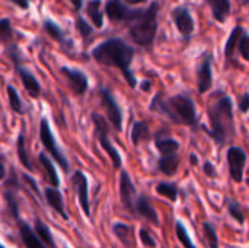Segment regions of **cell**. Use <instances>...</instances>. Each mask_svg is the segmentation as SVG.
Masks as SVG:
<instances>
[{
    "label": "cell",
    "mask_w": 249,
    "mask_h": 248,
    "mask_svg": "<svg viewBox=\"0 0 249 248\" xmlns=\"http://www.w3.org/2000/svg\"><path fill=\"white\" fill-rule=\"evenodd\" d=\"M92 57L102 66L117 67L121 70L124 79L130 85V88L137 86L136 76L133 75L130 66L134 57V48L128 45L121 38H108L104 42L98 44L92 50Z\"/></svg>",
    "instance_id": "obj_1"
},
{
    "label": "cell",
    "mask_w": 249,
    "mask_h": 248,
    "mask_svg": "<svg viewBox=\"0 0 249 248\" xmlns=\"http://www.w3.org/2000/svg\"><path fill=\"white\" fill-rule=\"evenodd\" d=\"M150 110L168 117L175 124L187 126L191 129H197L198 126L196 104L190 96L184 94H177L168 99H163L162 95L158 94L150 104Z\"/></svg>",
    "instance_id": "obj_2"
},
{
    "label": "cell",
    "mask_w": 249,
    "mask_h": 248,
    "mask_svg": "<svg viewBox=\"0 0 249 248\" xmlns=\"http://www.w3.org/2000/svg\"><path fill=\"white\" fill-rule=\"evenodd\" d=\"M209 123L210 129H206V132L219 146H223L235 136L233 102L231 96L223 95L209 107Z\"/></svg>",
    "instance_id": "obj_3"
},
{
    "label": "cell",
    "mask_w": 249,
    "mask_h": 248,
    "mask_svg": "<svg viewBox=\"0 0 249 248\" xmlns=\"http://www.w3.org/2000/svg\"><path fill=\"white\" fill-rule=\"evenodd\" d=\"M159 4L153 1L147 9H137L134 18L127 23L131 39L140 47H150L158 31Z\"/></svg>",
    "instance_id": "obj_4"
},
{
    "label": "cell",
    "mask_w": 249,
    "mask_h": 248,
    "mask_svg": "<svg viewBox=\"0 0 249 248\" xmlns=\"http://www.w3.org/2000/svg\"><path fill=\"white\" fill-rule=\"evenodd\" d=\"M92 123H93V126H95L96 137H98L101 146L105 149V152H107L108 156L111 158L114 168H115V170L121 168L123 159H121L120 152L112 146V143H111V140H109V129H108V124H107L105 118H104L101 114H98V113H92Z\"/></svg>",
    "instance_id": "obj_5"
},
{
    "label": "cell",
    "mask_w": 249,
    "mask_h": 248,
    "mask_svg": "<svg viewBox=\"0 0 249 248\" xmlns=\"http://www.w3.org/2000/svg\"><path fill=\"white\" fill-rule=\"evenodd\" d=\"M39 140H41L44 149L47 151V153H50L54 158V161L58 164V167L64 172H69V161L61 153V151L57 148L55 137H54V134L51 132V127H50V123H48V120L45 117H42L41 121H39Z\"/></svg>",
    "instance_id": "obj_6"
},
{
    "label": "cell",
    "mask_w": 249,
    "mask_h": 248,
    "mask_svg": "<svg viewBox=\"0 0 249 248\" xmlns=\"http://www.w3.org/2000/svg\"><path fill=\"white\" fill-rule=\"evenodd\" d=\"M247 152L239 146H232L228 149L226 161L229 165V174L235 183L244 181V171L247 165Z\"/></svg>",
    "instance_id": "obj_7"
},
{
    "label": "cell",
    "mask_w": 249,
    "mask_h": 248,
    "mask_svg": "<svg viewBox=\"0 0 249 248\" xmlns=\"http://www.w3.org/2000/svg\"><path fill=\"white\" fill-rule=\"evenodd\" d=\"M99 95H101V101L105 108L108 120L111 121V124L114 126V129L117 132H121L123 130V113H121V108H120L117 99L107 88H101Z\"/></svg>",
    "instance_id": "obj_8"
},
{
    "label": "cell",
    "mask_w": 249,
    "mask_h": 248,
    "mask_svg": "<svg viewBox=\"0 0 249 248\" xmlns=\"http://www.w3.org/2000/svg\"><path fill=\"white\" fill-rule=\"evenodd\" d=\"M71 186L74 187L77 197H79V205L82 208V212L89 218L90 216V203H89V184L85 172L82 171H74L71 177Z\"/></svg>",
    "instance_id": "obj_9"
},
{
    "label": "cell",
    "mask_w": 249,
    "mask_h": 248,
    "mask_svg": "<svg viewBox=\"0 0 249 248\" xmlns=\"http://www.w3.org/2000/svg\"><path fill=\"white\" fill-rule=\"evenodd\" d=\"M137 191H136V187L130 178V174L127 171H121L120 174V197H121V203L123 206L134 213V203H136V199H137Z\"/></svg>",
    "instance_id": "obj_10"
},
{
    "label": "cell",
    "mask_w": 249,
    "mask_h": 248,
    "mask_svg": "<svg viewBox=\"0 0 249 248\" xmlns=\"http://www.w3.org/2000/svg\"><path fill=\"white\" fill-rule=\"evenodd\" d=\"M61 73L67 77L69 86L76 96L86 94V91L89 88V80H88V76L80 69H73V67L64 66V67H61Z\"/></svg>",
    "instance_id": "obj_11"
},
{
    "label": "cell",
    "mask_w": 249,
    "mask_h": 248,
    "mask_svg": "<svg viewBox=\"0 0 249 248\" xmlns=\"http://www.w3.org/2000/svg\"><path fill=\"white\" fill-rule=\"evenodd\" d=\"M137 9H130L127 7L121 0H108L105 4V13L109 18L111 22H125L128 23L134 15H136Z\"/></svg>",
    "instance_id": "obj_12"
},
{
    "label": "cell",
    "mask_w": 249,
    "mask_h": 248,
    "mask_svg": "<svg viewBox=\"0 0 249 248\" xmlns=\"http://www.w3.org/2000/svg\"><path fill=\"white\" fill-rule=\"evenodd\" d=\"M172 16H174V22H175L179 34L185 39H188L194 32V19H193L190 10L185 6H179L172 12Z\"/></svg>",
    "instance_id": "obj_13"
},
{
    "label": "cell",
    "mask_w": 249,
    "mask_h": 248,
    "mask_svg": "<svg viewBox=\"0 0 249 248\" xmlns=\"http://www.w3.org/2000/svg\"><path fill=\"white\" fill-rule=\"evenodd\" d=\"M133 215L140 216V218L149 221V222L153 224V225H159L158 212H156L155 208L152 206L150 200H149L146 196H143V194L137 196L136 203H134V213H133Z\"/></svg>",
    "instance_id": "obj_14"
},
{
    "label": "cell",
    "mask_w": 249,
    "mask_h": 248,
    "mask_svg": "<svg viewBox=\"0 0 249 248\" xmlns=\"http://www.w3.org/2000/svg\"><path fill=\"white\" fill-rule=\"evenodd\" d=\"M155 146L156 149L160 152V156H168V155H175L178 153L181 145L177 139L171 137V134L166 133V129H162L158 134H156V140H155Z\"/></svg>",
    "instance_id": "obj_15"
},
{
    "label": "cell",
    "mask_w": 249,
    "mask_h": 248,
    "mask_svg": "<svg viewBox=\"0 0 249 248\" xmlns=\"http://www.w3.org/2000/svg\"><path fill=\"white\" fill-rule=\"evenodd\" d=\"M44 196H45V202L47 205L54 210L57 212L64 221L69 219L67 213H66V208H64V200H63V194L58 189H54L51 186L45 187L44 189Z\"/></svg>",
    "instance_id": "obj_16"
},
{
    "label": "cell",
    "mask_w": 249,
    "mask_h": 248,
    "mask_svg": "<svg viewBox=\"0 0 249 248\" xmlns=\"http://www.w3.org/2000/svg\"><path fill=\"white\" fill-rule=\"evenodd\" d=\"M15 69H16V72H18V75H19V77H20V80L23 83V88L26 89L28 95L31 98H38L41 95V85H39L38 79L35 77V75L31 73L22 64L18 66V67H15Z\"/></svg>",
    "instance_id": "obj_17"
},
{
    "label": "cell",
    "mask_w": 249,
    "mask_h": 248,
    "mask_svg": "<svg viewBox=\"0 0 249 248\" xmlns=\"http://www.w3.org/2000/svg\"><path fill=\"white\" fill-rule=\"evenodd\" d=\"M197 79H198V92L200 94H206L212 85H213V73H212V63H210V57L206 56L204 60L201 61L198 72H197Z\"/></svg>",
    "instance_id": "obj_18"
},
{
    "label": "cell",
    "mask_w": 249,
    "mask_h": 248,
    "mask_svg": "<svg viewBox=\"0 0 249 248\" xmlns=\"http://www.w3.org/2000/svg\"><path fill=\"white\" fill-rule=\"evenodd\" d=\"M18 227H19V235L20 240L23 243V246L26 248H47L36 237V234L34 232V229L22 221H18Z\"/></svg>",
    "instance_id": "obj_19"
},
{
    "label": "cell",
    "mask_w": 249,
    "mask_h": 248,
    "mask_svg": "<svg viewBox=\"0 0 249 248\" xmlns=\"http://www.w3.org/2000/svg\"><path fill=\"white\" fill-rule=\"evenodd\" d=\"M42 26H44V31L53 38V39H55L58 44H61L63 47H73V41L71 39H69L66 35H64V32H63V29L54 22V20H51V19H45L44 20V23H42Z\"/></svg>",
    "instance_id": "obj_20"
},
{
    "label": "cell",
    "mask_w": 249,
    "mask_h": 248,
    "mask_svg": "<svg viewBox=\"0 0 249 248\" xmlns=\"http://www.w3.org/2000/svg\"><path fill=\"white\" fill-rule=\"evenodd\" d=\"M179 164H181V158L178 153L175 155H168V156H160L159 161H158V168L162 174L168 175V177H172L177 174L178 168H179Z\"/></svg>",
    "instance_id": "obj_21"
},
{
    "label": "cell",
    "mask_w": 249,
    "mask_h": 248,
    "mask_svg": "<svg viewBox=\"0 0 249 248\" xmlns=\"http://www.w3.org/2000/svg\"><path fill=\"white\" fill-rule=\"evenodd\" d=\"M86 15L95 28L104 26V12H102V0H90L86 4Z\"/></svg>",
    "instance_id": "obj_22"
},
{
    "label": "cell",
    "mask_w": 249,
    "mask_h": 248,
    "mask_svg": "<svg viewBox=\"0 0 249 248\" xmlns=\"http://www.w3.org/2000/svg\"><path fill=\"white\" fill-rule=\"evenodd\" d=\"M212 9L213 18L219 22H225L231 13V0H206Z\"/></svg>",
    "instance_id": "obj_23"
},
{
    "label": "cell",
    "mask_w": 249,
    "mask_h": 248,
    "mask_svg": "<svg viewBox=\"0 0 249 248\" xmlns=\"http://www.w3.org/2000/svg\"><path fill=\"white\" fill-rule=\"evenodd\" d=\"M38 159H39V162H41L44 171L47 172V178H48L51 187L58 189V187H60V178H58V175H57V170H55V165L53 164V161L47 156L45 152L39 153Z\"/></svg>",
    "instance_id": "obj_24"
},
{
    "label": "cell",
    "mask_w": 249,
    "mask_h": 248,
    "mask_svg": "<svg viewBox=\"0 0 249 248\" xmlns=\"http://www.w3.org/2000/svg\"><path fill=\"white\" fill-rule=\"evenodd\" d=\"M34 232L36 234V237L39 238V241L47 248H55V243L53 238V234L50 231V228L39 219L35 218V227H34Z\"/></svg>",
    "instance_id": "obj_25"
},
{
    "label": "cell",
    "mask_w": 249,
    "mask_h": 248,
    "mask_svg": "<svg viewBox=\"0 0 249 248\" xmlns=\"http://www.w3.org/2000/svg\"><path fill=\"white\" fill-rule=\"evenodd\" d=\"M16 152H18V158H19V162L23 168H26L28 171H34V167L29 161V156H28V152H26V142H25V134L23 133H19L18 136V140H16Z\"/></svg>",
    "instance_id": "obj_26"
},
{
    "label": "cell",
    "mask_w": 249,
    "mask_h": 248,
    "mask_svg": "<svg viewBox=\"0 0 249 248\" xmlns=\"http://www.w3.org/2000/svg\"><path fill=\"white\" fill-rule=\"evenodd\" d=\"M150 137V130L149 126L144 121H136L131 129V142L134 146H137L140 142L146 140Z\"/></svg>",
    "instance_id": "obj_27"
},
{
    "label": "cell",
    "mask_w": 249,
    "mask_h": 248,
    "mask_svg": "<svg viewBox=\"0 0 249 248\" xmlns=\"http://www.w3.org/2000/svg\"><path fill=\"white\" fill-rule=\"evenodd\" d=\"M6 91H7V99H9V107H10V110H12L13 113H16V114H23V113H25L23 102H22V99H20V96H19L16 88L12 86V85H7Z\"/></svg>",
    "instance_id": "obj_28"
},
{
    "label": "cell",
    "mask_w": 249,
    "mask_h": 248,
    "mask_svg": "<svg viewBox=\"0 0 249 248\" xmlns=\"http://www.w3.org/2000/svg\"><path fill=\"white\" fill-rule=\"evenodd\" d=\"M156 193H158L159 196H162V197L171 200V202H177L178 194H179L178 187H177L174 183H159V184L156 186Z\"/></svg>",
    "instance_id": "obj_29"
},
{
    "label": "cell",
    "mask_w": 249,
    "mask_h": 248,
    "mask_svg": "<svg viewBox=\"0 0 249 248\" xmlns=\"http://www.w3.org/2000/svg\"><path fill=\"white\" fill-rule=\"evenodd\" d=\"M242 35H244V28H242V26H236V28L232 31V34H231V37H229V39H228L226 48H225L226 57H228L229 60L233 57L235 47L239 44V39H241V37H242Z\"/></svg>",
    "instance_id": "obj_30"
},
{
    "label": "cell",
    "mask_w": 249,
    "mask_h": 248,
    "mask_svg": "<svg viewBox=\"0 0 249 248\" xmlns=\"http://www.w3.org/2000/svg\"><path fill=\"white\" fill-rule=\"evenodd\" d=\"M0 44H13V28L10 25L9 18L0 19Z\"/></svg>",
    "instance_id": "obj_31"
},
{
    "label": "cell",
    "mask_w": 249,
    "mask_h": 248,
    "mask_svg": "<svg viewBox=\"0 0 249 248\" xmlns=\"http://www.w3.org/2000/svg\"><path fill=\"white\" fill-rule=\"evenodd\" d=\"M175 234H177L178 241L182 244L184 248H197L196 244L193 243V240L190 238V234H188L187 228L184 227V224L181 221H177V224H175Z\"/></svg>",
    "instance_id": "obj_32"
},
{
    "label": "cell",
    "mask_w": 249,
    "mask_h": 248,
    "mask_svg": "<svg viewBox=\"0 0 249 248\" xmlns=\"http://www.w3.org/2000/svg\"><path fill=\"white\" fill-rule=\"evenodd\" d=\"M203 232L207 240V244L210 248H220L219 244V237L216 232V228L210 222H203Z\"/></svg>",
    "instance_id": "obj_33"
},
{
    "label": "cell",
    "mask_w": 249,
    "mask_h": 248,
    "mask_svg": "<svg viewBox=\"0 0 249 248\" xmlns=\"http://www.w3.org/2000/svg\"><path fill=\"white\" fill-rule=\"evenodd\" d=\"M228 212H229L231 218H233L238 224L242 225L245 222V215H244L242 206L235 199H229L228 200Z\"/></svg>",
    "instance_id": "obj_34"
},
{
    "label": "cell",
    "mask_w": 249,
    "mask_h": 248,
    "mask_svg": "<svg viewBox=\"0 0 249 248\" xmlns=\"http://www.w3.org/2000/svg\"><path fill=\"white\" fill-rule=\"evenodd\" d=\"M112 231H114L115 237H117L124 246L128 247V244H130V232H131V228H130L128 225L123 224V222H117V224H114Z\"/></svg>",
    "instance_id": "obj_35"
},
{
    "label": "cell",
    "mask_w": 249,
    "mask_h": 248,
    "mask_svg": "<svg viewBox=\"0 0 249 248\" xmlns=\"http://www.w3.org/2000/svg\"><path fill=\"white\" fill-rule=\"evenodd\" d=\"M76 28H77V31L80 32L82 39H83L85 42H88V41H89V38H90V35L93 34V28H92V25H90V23H88V22H86V19H83L82 16H77V18H76Z\"/></svg>",
    "instance_id": "obj_36"
},
{
    "label": "cell",
    "mask_w": 249,
    "mask_h": 248,
    "mask_svg": "<svg viewBox=\"0 0 249 248\" xmlns=\"http://www.w3.org/2000/svg\"><path fill=\"white\" fill-rule=\"evenodd\" d=\"M139 237H140V241H142V244H143L144 247H147V248H156V247H158V244H156L155 238H153V237L150 235V232H149L147 229L142 228V229L139 231Z\"/></svg>",
    "instance_id": "obj_37"
},
{
    "label": "cell",
    "mask_w": 249,
    "mask_h": 248,
    "mask_svg": "<svg viewBox=\"0 0 249 248\" xmlns=\"http://www.w3.org/2000/svg\"><path fill=\"white\" fill-rule=\"evenodd\" d=\"M238 48H239L241 56H242L247 61H249V35L248 34H245V32H244V35H242V37H241V39H239Z\"/></svg>",
    "instance_id": "obj_38"
},
{
    "label": "cell",
    "mask_w": 249,
    "mask_h": 248,
    "mask_svg": "<svg viewBox=\"0 0 249 248\" xmlns=\"http://www.w3.org/2000/svg\"><path fill=\"white\" fill-rule=\"evenodd\" d=\"M6 202H7V206H9V209H10V213H12V216L15 218V219H18L19 221V213H18V203H16V199H15V196L13 194H10V193H6Z\"/></svg>",
    "instance_id": "obj_39"
},
{
    "label": "cell",
    "mask_w": 249,
    "mask_h": 248,
    "mask_svg": "<svg viewBox=\"0 0 249 248\" xmlns=\"http://www.w3.org/2000/svg\"><path fill=\"white\" fill-rule=\"evenodd\" d=\"M238 105H239V110L241 113L247 114L249 111V92H245L244 95H241L239 101H238Z\"/></svg>",
    "instance_id": "obj_40"
},
{
    "label": "cell",
    "mask_w": 249,
    "mask_h": 248,
    "mask_svg": "<svg viewBox=\"0 0 249 248\" xmlns=\"http://www.w3.org/2000/svg\"><path fill=\"white\" fill-rule=\"evenodd\" d=\"M203 171H204V174H206L207 177H210V178H213V177L216 175V168H214V165H213L210 161H206V162H204Z\"/></svg>",
    "instance_id": "obj_41"
},
{
    "label": "cell",
    "mask_w": 249,
    "mask_h": 248,
    "mask_svg": "<svg viewBox=\"0 0 249 248\" xmlns=\"http://www.w3.org/2000/svg\"><path fill=\"white\" fill-rule=\"evenodd\" d=\"M9 1H12L13 4H16V6L20 7L22 10H28V9H29V1H31V0H9Z\"/></svg>",
    "instance_id": "obj_42"
},
{
    "label": "cell",
    "mask_w": 249,
    "mask_h": 248,
    "mask_svg": "<svg viewBox=\"0 0 249 248\" xmlns=\"http://www.w3.org/2000/svg\"><path fill=\"white\" fill-rule=\"evenodd\" d=\"M23 178H25V181H28L29 184H31V187H32V190L35 191V193H39V190H38V186H36V181H34L29 175H26V174H23Z\"/></svg>",
    "instance_id": "obj_43"
},
{
    "label": "cell",
    "mask_w": 249,
    "mask_h": 248,
    "mask_svg": "<svg viewBox=\"0 0 249 248\" xmlns=\"http://www.w3.org/2000/svg\"><path fill=\"white\" fill-rule=\"evenodd\" d=\"M140 88H142V91L147 92V91H150V88H152V82H150V80H143V82L140 83Z\"/></svg>",
    "instance_id": "obj_44"
},
{
    "label": "cell",
    "mask_w": 249,
    "mask_h": 248,
    "mask_svg": "<svg viewBox=\"0 0 249 248\" xmlns=\"http://www.w3.org/2000/svg\"><path fill=\"white\" fill-rule=\"evenodd\" d=\"M70 3L73 4L74 10H77V12L83 7V0H70Z\"/></svg>",
    "instance_id": "obj_45"
},
{
    "label": "cell",
    "mask_w": 249,
    "mask_h": 248,
    "mask_svg": "<svg viewBox=\"0 0 249 248\" xmlns=\"http://www.w3.org/2000/svg\"><path fill=\"white\" fill-rule=\"evenodd\" d=\"M4 177H6V165H4V162L0 159V181L4 180Z\"/></svg>",
    "instance_id": "obj_46"
},
{
    "label": "cell",
    "mask_w": 249,
    "mask_h": 248,
    "mask_svg": "<svg viewBox=\"0 0 249 248\" xmlns=\"http://www.w3.org/2000/svg\"><path fill=\"white\" fill-rule=\"evenodd\" d=\"M190 162H191V165H193V167L198 164V158H197V155H196V153H191V155H190Z\"/></svg>",
    "instance_id": "obj_47"
},
{
    "label": "cell",
    "mask_w": 249,
    "mask_h": 248,
    "mask_svg": "<svg viewBox=\"0 0 249 248\" xmlns=\"http://www.w3.org/2000/svg\"><path fill=\"white\" fill-rule=\"evenodd\" d=\"M130 4H139V3H143V1H146V0H127Z\"/></svg>",
    "instance_id": "obj_48"
},
{
    "label": "cell",
    "mask_w": 249,
    "mask_h": 248,
    "mask_svg": "<svg viewBox=\"0 0 249 248\" xmlns=\"http://www.w3.org/2000/svg\"><path fill=\"white\" fill-rule=\"evenodd\" d=\"M0 248H6V247H4V246H3V244L0 243Z\"/></svg>",
    "instance_id": "obj_49"
},
{
    "label": "cell",
    "mask_w": 249,
    "mask_h": 248,
    "mask_svg": "<svg viewBox=\"0 0 249 248\" xmlns=\"http://www.w3.org/2000/svg\"><path fill=\"white\" fill-rule=\"evenodd\" d=\"M247 184H248V186H249V177H248V178H247Z\"/></svg>",
    "instance_id": "obj_50"
}]
</instances>
